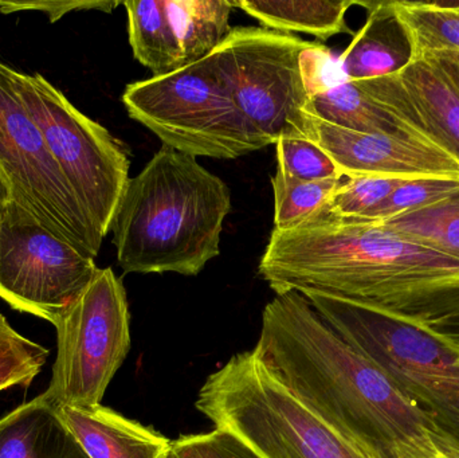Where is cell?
I'll return each mask as SVG.
<instances>
[{
    "mask_svg": "<svg viewBox=\"0 0 459 458\" xmlns=\"http://www.w3.org/2000/svg\"><path fill=\"white\" fill-rule=\"evenodd\" d=\"M253 351L294 398L367 456L459 458V443L301 293L277 295L264 307Z\"/></svg>",
    "mask_w": 459,
    "mask_h": 458,
    "instance_id": "6da1fadb",
    "label": "cell"
},
{
    "mask_svg": "<svg viewBox=\"0 0 459 458\" xmlns=\"http://www.w3.org/2000/svg\"><path fill=\"white\" fill-rule=\"evenodd\" d=\"M258 269L275 295L326 296L423 325L459 314V260L325 209L274 229Z\"/></svg>",
    "mask_w": 459,
    "mask_h": 458,
    "instance_id": "7a4b0ae2",
    "label": "cell"
},
{
    "mask_svg": "<svg viewBox=\"0 0 459 458\" xmlns=\"http://www.w3.org/2000/svg\"><path fill=\"white\" fill-rule=\"evenodd\" d=\"M231 191L198 159L169 147L129 177L110 222L126 273L196 276L221 255Z\"/></svg>",
    "mask_w": 459,
    "mask_h": 458,
    "instance_id": "3957f363",
    "label": "cell"
},
{
    "mask_svg": "<svg viewBox=\"0 0 459 458\" xmlns=\"http://www.w3.org/2000/svg\"><path fill=\"white\" fill-rule=\"evenodd\" d=\"M196 408L262 458H371L305 408L254 351L212 374Z\"/></svg>",
    "mask_w": 459,
    "mask_h": 458,
    "instance_id": "277c9868",
    "label": "cell"
},
{
    "mask_svg": "<svg viewBox=\"0 0 459 458\" xmlns=\"http://www.w3.org/2000/svg\"><path fill=\"white\" fill-rule=\"evenodd\" d=\"M123 102L164 147L232 160L261 150L212 56L175 72L129 83Z\"/></svg>",
    "mask_w": 459,
    "mask_h": 458,
    "instance_id": "5b68a950",
    "label": "cell"
},
{
    "mask_svg": "<svg viewBox=\"0 0 459 458\" xmlns=\"http://www.w3.org/2000/svg\"><path fill=\"white\" fill-rule=\"evenodd\" d=\"M11 80L67 185L102 238L129 180V151L42 75L11 69Z\"/></svg>",
    "mask_w": 459,
    "mask_h": 458,
    "instance_id": "8992f818",
    "label": "cell"
},
{
    "mask_svg": "<svg viewBox=\"0 0 459 458\" xmlns=\"http://www.w3.org/2000/svg\"><path fill=\"white\" fill-rule=\"evenodd\" d=\"M309 45V40L264 27H235L210 54L262 148L282 136H304L309 94L301 54Z\"/></svg>",
    "mask_w": 459,
    "mask_h": 458,
    "instance_id": "52a82bcc",
    "label": "cell"
},
{
    "mask_svg": "<svg viewBox=\"0 0 459 458\" xmlns=\"http://www.w3.org/2000/svg\"><path fill=\"white\" fill-rule=\"evenodd\" d=\"M54 327L58 351L40 397L53 406L101 405L131 347L126 288L115 272L99 269Z\"/></svg>",
    "mask_w": 459,
    "mask_h": 458,
    "instance_id": "ba28073f",
    "label": "cell"
},
{
    "mask_svg": "<svg viewBox=\"0 0 459 458\" xmlns=\"http://www.w3.org/2000/svg\"><path fill=\"white\" fill-rule=\"evenodd\" d=\"M0 171L21 204L43 228L89 257L101 249V234L75 198L34 118L22 102L11 67L0 62Z\"/></svg>",
    "mask_w": 459,
    "mask_h": 458,
    "instance_id": "9c48e42d",
    "label": "cell"
},
{
    "mask_svg": "<svg viewBox=\"0 0 459 458\" xmlns=\"http://www.w3.org/2000/svg\"><path fill=\"white\" fill-rule=\"evenodd\" d=\"M324 322L423 409L459 371V346L428 325L337 298L304 295Z\"/></svg>",
    "mask_w": 459,
    "mask_h": 458,
    "instance_id": "30bf717a",
    "label": "cell"
},
{
    "mask_svg": "<svg viewBox=\"0 0 459 458\" xmlns=\"http://www.w3.org/2000/svg\"><path fill=\"white\" fill-rule=\"evenodd\" d=\"M96 261L11 202L0 217V298L56 324L96 276Z\"/></svg>",
    "mask_w": 459,
    "mask_h": 458,
    "instance_id": "8fae6325",
    "label": "cell"
},
{
    "mask_svg": "<svg viewBox=\"0 0 459 458\" xmlns=\"http://www.w3.org/2000/svg\"><path fill=\"white\" fill-rule=\"evenodd\" d=\"M304 136L333 159L344 177L459 179L458 161L417 137L352 131L328 123L307 109L304 112Z\"/></svg>",
    "mask_w": 459,
    "mask_h": 458,
    "instance_id": "7c38bea8",
    "label": "cell"
},
{
    "mask_svg": "<svg viewBox=\"0 0 459 458\" xmlns=\"http://www.w3.org/2000/svg\"><path fill=\"white\" fill-rule=\"evenodd\" d=\"M355 82L415 136L459 163V91L436 66L415 58L398 74Z\"/></svg>",
    "mask_w": 459,
    "mask_h": 458,
    "instance_id": "4fadbf2b",
    "label": "cell"
},
{
    "mask_svg": "<svg viewBox=\"0 0 459 458\" xmlns=\"http://www.w3.org/2000/svg\"><path fill=\"white\" fill-rule=\"evenodd\" d=\"M368 10L364 26L340 54L339 64L351 81L375 80L398 74L415 59L409 30L394 2H358Z\"/></svg>",
    "mask_w": 459,
    "mask_h": 458,
    "instance_id": "5bb4252c",
    "label": "cell"
},
{
    "mask_svg": "<svg viewBox=\"0 0 459 458\" xmlns=\"http://www.w3.org/2000/svg\"><path fill=\"white\" fill-rule=\"evenodd\" d=\"M89 458H166L172 441L102 405L54 406Z\"/></svg>",
    "mask_w": 459,
    "mask_h": 458,
    "instance_id": "9a60e30c",
    "label": "cell"
},
{
    "mask_svg": "<svg viewBox=\"0 0 459 458\" xmlns=\"http://www.w3.org/2000/svg\"><path fill=\"white\" fill-rule=\"evenodd\" d=\"M0 458H89L56 408L38 395L0 419Z\"/></svg>",
    "mask_w": 459,
    "mask_h": 458,
    "instance_id": "2e32d148",
    "label": "cell"
},
{
    "mask_svg": "<svg viewBox=\"0 0 459 458\" xmlns=\"http://www.w3.org/2000/svg\"><path fill=\"white\" fill-rule=\"evenodd\" d=\"M307 112L334 125L363 134L417 137L406 124L391 115L344 74L333 78L313 93Z\"/></svg>",
    "mask_w": 459,
    "mask_h": 458,
    "instance_id": "e0dca14e",
    "label": "cell"
},
{
    "mask_svg": "<svg viewBox=\"0 0 459 458\" xmlns=\"http://www.w3.org/2000/svg\"><path fill=\"white\" fill-rule=\"evenodd\" d=\"M247 15L261 22L264 29L280 32H304L320 40L334 35L352 34L345 23L348 8L356 0L316 2V0H238L231 2Z\"/></svg>",
    "mask_w": 459,
    "mask_h": 458,
    "instance_id": "ac0fdd59",
    "label": "cell"
},
{
    "mask_svg": "<svg viewBox=\"0 0 459 458\" xmlns=\"http://www.w3.org/2000/svg\"><path fill=\"white\" fill-rule=\"evenodd\" d=\"M180 51V67L214 53L231 32L234 5L229 0H166Z\"/></svg>",
    "mask_w": 459,
    "mask_h": 458,
    "instance_id": "d6986e66",
    "label": "cell"
},
{
    "mask_svg": "<svg viewBox=\"0 0 459 458\" xmlns=\"http://www.w3.org/2000/svg\"><path fill=\"white\" fill-rule=\"evenodd\" d=\"M129 43L134 58L153 77L180 69V51L167 13L166 0H128Z\"/></svg>",
    "mask_w": 459,
    "mask_h": 458,
    "instance_id": "ffe728a7",
    "label": "cell"
},
{
    "mask_svg": "<svg viewBox=\"0 0 459 458\" xmlns=\"http://www.w3.org/2000/svg\"><path fill=\"white\" fill-rule=\"evenodd\" d=\"M379 223L403 238L459 260V191L425 209Z\"/></svg>",
    "mask_w": 459,
    "mask_h": 458,
    "instance_id": "44dd1931",
    "label": "cell"
},
{
    "mask_svg": "<svg viewBox=\"0 0 459 458\" xmlns=\"http://www.w3.org/2000/svg\"><path fill=\"white\" fill-rule=\"evenodd\" d=\"M396 13L414 43L415 58L433 51L459 53V11L444 7L441 2H401L394 0Z\"/></svg>",
    "mask_w": 459,
    "mask_h": 458,
    "instance_id": "7402d4cb",
    "label": "cell"
},
{
    "mask_svg": "<svg viewBox=\"0 0 459 458\" xmlns=\"http://www.w3.org/2000/svg\"><path fill=\"white\" fill-rule=\"evenodd\" d=\"M342 182H301L275 174L272 179L275 230H290L323 212Z\"/></svg>",
    "mask_w": 459,
    "mask_h": 458,
    "instance_id": "603a6c76",
    "label": "cell"
},
{
    "mask_svg": "<svg viewBox=\"0 0 459 458\" xmlns=\"http://www.w3.org/2000/svg\"><path fill=\"white\" fill-rule=\"evenodd\" d=\"M48 358L45 347L16 333L0 314V393L13 386L29 387Z\"/></svg>",
    "mask_w": 459,
    "mask_h": 458,
    "instance_id": "cb8c5ba5",
    "label": "cell"
},
{
    "mask_svg": "<svg viewBox=\"0 0 459 458\" xmlns=\"http://www.w3.org/2000/svg\"><path fill=\"white\" fill-rule=\"evenodd\" d=\"M277 145V174L301 182L344 179L333 159L305 136H282Z\"/></svg>",
    "mask_w": 459,
    "mask_h": 458,
    "instance_id": "d4e9b609",
    "label": "cell"
},
{
    "mask_svg": "<svg viewBox=\"0 0 459 458\" xmlns=\"http://www.w3.org/2000/svg\"><path fill=\"white\" fill-rule=\"evenodd\" d=\"M459 191L457 177H423V179L404 180L391 193L385 202L374 212H369L364 220H391L407 212L425 209L437 202L449 198Z\"/></svg>",
    "mask_w": 459,
    "mask_h": 458,
    "instance_id": "484cf974",
    "label": "cell"
},
{
    "mask_svg": "<svg viewBox=\"0 0 459 458\" xmlns=\"http://www.w3.org/2000/svg\"><path fill=\"white\" fill-rule=\"evenodd\" d=\"M403 182L395 177H347L332 196L325 212L334 217L364 220Z\"/></svg>",
    "mask_w": 459,
    "mask_h": 458,
    "instance_id": "4316f807",
    "label": "cell"
},
{
    "mask_svg": "<svg viewBox=\"0 0 459 458\" xmlns=\"http://www.w3.org/2000/svg\"><path fill=\"white\" fill-rule=\"evenodd\" d=\"M166 458H262L247 444L228 432L217 429L202 435L183 436L172 441Z\"/></svg>",
    "mask_w": 459,
    "mask_h": 458,
    "instance_id": "83f0119b",
    "label": "cell"
},
{
    "mask_svg": "<svg viewBox=\"0 0 459 458\" xmlns=\"http://www.w3.org/2000/svg\"><path fill=\"white\" fill-rule=\"evenodd\" d=\"M423 409L445 433L459 443V371L429 398Z\"/></svg>",
    "mask_w": 459,
    "mask_h": 458,
    "instance_id": "f1b7e54d",
    "label": "cell"
},
{
    "mask_svg": "<svg viewBox=\"0 0 459 458\" xmlns=\"http://www.w3.org/2000/svg\"><path fill=\"white\" fill-rule=\"evenodd\" d=\"M124 2H108V0H73V2H0V13H13L18 11H42L50 19L51 23L58 22L62 16L73 11H104L112 13Z\"/></svg>",
    "mask_w": 459,
    "mask_h": 458,
    "instance_id": "f546056e",
    "label": "cell"
},
{
    "mask_svg": "<svg viewBox=\"0 0 459 458\" xmlns=\"http://www.w3.org/2000/svg\"><path fill=\"white\" fill-rule=\"evenodd\" d=\"M420 58L436 66L459 91V53L457 51H433Z\"/></svg>",
    "mask_w": 459,
    "mask_h": 458,
    "instance_id": "4dcf8cb0",
    "label": "cell"
},
{
    "mask_svg": "<svg viewBox=\"0 0 459 458\" xmlns=\"http://www.w3.org/2000/svg\"><path fill=\"white\" fill-rule=\"evenodd\" d=\"M428 327L459 346V314L453 315V316L446 317V319L434 323Z\"/></svg>",
    "mask_w": 459,
    "mask_h": 458,
    "instance_id": "1f68e13d",
    "label": "cell"
},
{
    "mask_svg": "<svg viewBox=\"0 0 459 458\" xmlns=\"http://www.w3.org/2000/svg\"><path fill=\"white\" fill-rule=\"evenodd\" d=\"M13 201V191H11L10 185H8L4 175L0 171V217H2L5 207H7Z\"/></svg>",
    "mask_w": 459,
    "mask_h": 458,
    "instance_id": "d6a6232c",
    "label": "cell"
}]
</instances>
